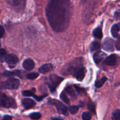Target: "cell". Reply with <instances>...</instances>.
Instances as JSON below:
<instances>
[{"instance_id":"cell-19","label":"cell","mask_w":120,"mask_h":120,"mask_svg":"<svg viewBox=\"0 0 120 120\" xmlns=\"http://www.w3.org/2000/svg\"><path fill=\"white\" fill-rule=\"evenodd\" d=\"M112 119L113 120H120V109H116L115 111L113 112L112 115Z\"/></svg>"},{"instance_id":"cell-36","label":"cell","mask_w":120,"mask_h":120,"mask_svg":"<svg viewBox=\"0 0 120 120\" xmlns=\"http://www.w3.org/2000/svg\"><path fill=\"white\" fill-rule=\"evenodd\" d=\"M0 47H1V43H0Z\"/></svg>"},{"instance_id":"cell-34","label":"cell","mask_w":120,"mask_h":120,"mask_svg":"<svg viewBox=\"0 0 120 120\" xmlns=\"http://www.w3.org/2000/svg\"><path fill=\"white\" fill-rule=\"evenodd\" d=\"M115 17L116 18H118L120 17V10H118L117 11H116L115 13V15H114Z\"/></svg>"},{"instance_id":"cell-3","label":"cell","mask_w":120,"mask_h":120,"mask_svg":"<svg viewBox=\"0 0 120 120\" xmlns=\"http://www.w3.org/2000/svg\"><path fill=\"white\" fill-rule=\"evenodd\" d=\"M0 105L5 108L15 107V101L12 98L8 97L5 94L0 93Z\"/></svg>"},{"instance_id":"cell-30","label":"cell","mask_w":120,"mask_h":120,"mask_svg":"<svg viewBox=\"0 0 120 120\" xmlns=\"http://www.w3.org/2000/svg\"><path fill=\"white\" fill-rule=\"evenodd\" d=\"M5 34V30L3 26L0 25V38H2Z\"/></svg>"},{"instance_id":"cell-10","label":"cell","mask_w":120,"mask_h":120,"mask_svg":"<svg viewBox=\"0 0 120 120\" xmlns=\"http://www.w3.org/2000/svg\"><path fill=\"white\" fill-rule=\"evenodd\" d=\"M116 62V56L115 54H111L106 57L104 60V63L108 65H114Z\"/></svg>"},{"instance_id":"cell-13","label":"cell","mask_w":120,"mask_h":120,"mask_svg":"<svg viewBox=\"0 0 120 120\" xmlns=\"http://www.w3.org/2000/svg\"><path fill=\"white\" fill-rule=\"evenodd\" d=\"M52 70V65L51 64H46L41 66L39 69L40 72L42 74H45L49 72Z\"/></svg>"},{"instance_id":"cell-32","label":"cell","mask_w":120,"mask_h":120,"mask_svg":"<svg viewBox=\"0 0 120 120\" xmlns=\"http://www.w3.org/2000/svg\"><path fill=\"white\" fill-rule=\"evenodd\" d=\"M33 97H34V98L35 99V100H37V101H41V100H42V99L44 98L45 97V95H44V96H36V95H33Z\"/></svg>"},{"instance_id":"cell-6","label":"cell","mask_w":120,"mask_h":120,"mask_svg":"<svg viewBox=\"0 0 120 120\" xmlns=\"http://www.w3.org/2000/svg\"><path fill=\"white\" fill-rule=\"evenodd\" d=\"M102 48L104 50L108 52H112L114 49V41L110 38H107L104 41Z\"/></svg>"},{"instance_id":"cell-23","label":"cell","mask_w":120,"mask_h":120,"mask_svg":"<svg viewBox=\"0 0 120 120\" xmlns=\"http://www.w3.org/2000/svg\"><path fill=\"white\" fill-rule=\"evenodd\" d=\"M30 118L31 119H33V120H39V119L41 117V114L39 112H34L30 114Z\"/></svg>"},{"instance_id":"cell-14","label":"cell","mask_w":120,"mask_h":120,"mask_svg":"<svg viewBox=\"0 0 120 120\" xmlns=\"http://www.w3.org/2000/svg\"><path fill=\"white\" fill-rule=\"evenodd\" d=\"M120 30V24H114L112 26L111 32L112 35L114 37L116 38L118 36L119 31Z\"/></svg>"},{"instance_id":"cell-35","label":"cell","mask_w":120,"mask_h":120,"mask_svg":"<svg viewBox=\"0 0 120 120\" xmlns=\"http://www.w3.org/2000/svg\"><path fill=\"white\" fill-rule=\"evenodd\" d=\"M52 120H63L62 119H60V118H53Z\"/></svg>"},{"instance_id":"cell-27","label":"cell","mask_w":120,"mask_h":120,"mask_svg":"<svg viewBox=\"0 0 120 120\" xmlns=\"http://www.w3.org/2000/svg\"><path fill=\"white\" fill-rule=\"evenodd\" d=\"M78 109H79V108H78V106H75V105L71 106V107L70 108V113L72 114H76V113L78 112Z\"/></svg>"},{"instance_id":"cell-12","label":"cell","mask_w":120,"mask_h":120,"mask_svg":"<svg viewBox=\"0 0 120 120\" xmlns=\"http://www.w3.org/2000/svg\"><path fill=\"white\" fill-rule=\"evenodd\" d=\"M85 68L84 67H82L81 68H79L75 72V77L77 79V80L81 81L84 79L85 77Z\"/></svg>"},{"instance_id":"cell-26","label":"cell","mask_w":120,"mask_h":120,"mask_svg":"<svg viewBox=\"0 0 120 120\" xmlns=\"http://www.w3.org/2000/svg\"><path fill=\"white\" fill-rule=\"evenodd\" d=\"M33 91H35V89H34ZM33 91H24L22 92V95L25 97H31L34 95V92Z\"/></svg>"},{"instance_id":"cell-24","label":"cell","mask_w":120,"mask_h":120,"mask_svg":"<svg viewBox=\"0 0 120 120\" xmlns=\"http://www.w3.org/2000/svg\"><path fill=\"white\" fill-rule=\"evenodd\" d=\"M60 98H61V100L66 104H69V102H70V100H69L68 97L67 96L66 94H65L64 92H63V93L61 94V95H60Z\"/></svg>"},{"instance_id":"cell-25","label":"cell","mask_w":120,"mask_h":120,"mask_svg":"<svg viewBox=\"0 0 120 120\" xmlns=\"http://www.w3.org/2000/svg\"><path fill=\"white\" fill-rule=\"evenodd\" d=\"M38 75L39 74L38 73H37V72H32V73H30L28 74H27L26 78L30 79H34L37 78L38 77Z\"/></svg>"},{"instance_id":"cell-17","label":"cell","mask_w":120,"mask_h":120,"mask_svg":"<svg viewBox=\"0 0 120 120\" xmlns=\"http://www.w3.org/2000/svg\"><path fill=\"white\" fill-rule=\"evenodd\" d=\"M101 46L99 42H97V41H94V42H92L90 46V49L91 51H98L100 49Z\"/></svg>"},{"instance_id":"cell-9","label":"cell","mask_w":120,"mask_h":120,"mask_svg":"<svg viewBox=\"0 0 120 120\" xmlns=\"http://www.w3.org/2000/svg\"><path fill=\"white\" fill-rule=\"evenodd\" d=\"M22 65L25 70L30 71L34 68V63L31 59H26L24 61Z\"/></svg>"},{"instance_id":"cell-8","label":"cell","mask_w":120,"mask_h":120,"mask_svg":"<svg viewBox=\"0 0 120 120\" xmlns=\"http://www.w3.org/2000/svg\"><path fill=\"white\" fill-rule=\"evenodd\" d=\"M106 55H107L103 52H97L94 55V61L96 64H99L100 62L103 61L105 58H106Z\"/></svg>"},{"instance_id":"cell-5","label":"cell","mask_w":120,"mask_h":120,"mask_svg":"<svg viewBox=\"0 0 120 120\" xmlns=\"http://www.w3.org/2000/svg\"><path fill=\"white\" fill-rule=\"evenodd\" d=\"M49 104L55 105V107L57 109L58 111L61 114H63L64 115H67L68 113V108L65 105H64L63 103L60 102L59 101L56 100H52L49 101Z\"/></svg>"},{"instance_id":"cell-4","label":"cell","mask_w":120,"mask_h":120,"mask_svg":"<svg viewBox=\"0 0 120 120\" xmlns=\"http://www.w3.org/2000/svg\"><path fill=\"white\" fill-rule=\"evenodd\" d=\"M63 80V78L55 74H52L49 76V82L48 83L50 91L51 92L55 91L56 88Z\"/></svg>"},{"instance_id":"cell-18","label":"cell","mask_w":120,"mask_h":120,"mask_svg":"<svg viewBox=\"0 0 120 120\" xmlns=\"http://www.w3.org/2000/svg\"><path fill=\"white\" fill-rule=\"evenodd\" d=\"M107 78H106V77H102V78H101L100 80L97 81L95 82V86H96L97 88L101 87V86L103 85V84H104L106 81H107Z\"/></svg>"},{"instance_id":"cell-31","label":"cell","mask_w":120,"mask_h":120,"mask_svg":"<svg viewBox=\"0 0 120 120\" xmlns=\"http://www.w3.org/2000/svg\"><path fill=\"white\" fill-rule=\"evenodd\" d=\"M115 47L117 50L120 51V37L117 40V41L115 42Z\"/></svg>"},{"instance_id":"cell-22","label":"cell","mask_w":120,"mask_h":120,"mask_svg":"<svg viewBox=\"0 0 120 120\" xmlns=\"http://www.w3.org/2000/svg\"><path fill=\"white\" fill-rule=\"evenodd\" d=\"M65 91H66L67 93L71 97H75V93L74 90L72 88L71 86H67L65 88Z\"/></svg>"},{"instance_id":"cell-7","label":"cell","mask_w":120,"mask_h":120,"mask_svg":"<svg viewBox=\"0 0 120 120\" xmlns=\"http://www.w3.org/2000/svg\"><path fill=\"white\" fill-rule=\"evenodd\" d=\"M6 61L10 67H14L18 63V58L15 55L11 54L7 55Z\"/></svg>"},{"instance_id":"cell-1","label":"cell","mask_w":120,"mask_h":120,"mask_svg":"<svg viewBox=\"0 0 120 120\" xmlns=\"http://www.w3.org/2000/svg\"><path fill=\"white\" fill-rule=\"evenodd\" d=\"M45 10L48 22L54 31L63 32L67 28L72 12L70 0H50Z\"/></svg>"},{"instance_id":"cell-29","label":"cell","mask_w":120,"mask_h":120,"mask_svg":"<svg viewBox=\"0 0 120 120\" xmlns=\"http://www.w3.org/2000/svg\"><path fill=\"white\" fill-rule=\"evenodd\" d=\"M75 88L76 90L78 91V93H79V94H84V93H85V90L84 89L77 86H75Z\"/></svg>"},{"instance_id":"cell-2","label":"cell","mask_w":120,"mask_h":120,"mask_svg":"<svg viewBox=\"0 0 120 120\" xmlns=\"http://www.w3.org/2000/svg\"><path fill=\"white\" fill-rule=\"evenodd\" d=\"M19 81L18 79L11 78L0 84V88L14 90L19 86Z\"/></svg>"},{"instance_id":"cell-33","label":"cell","mask_w":120,"mask_h":120,"mask_svg":"<svg viewBox=\"0 0 120 120\" xmlns=\"http://www.w3.org/2000/svg\"><path fill=\"white\" fill-rule=\"evenodd\" d=\"M2 120H12V117L9 115H5L4 116Z\"/></svg>"},{"instance_id":"cell-20","label":"cell","mask_w":120,"mask_h":120,"mask_svg":"<svg viewBox=\"0 0 120 120\" xmlns=\"http://www.w3.org/2000/svg\"><path fill=\"white\" fill-rule=\"evenodd\" d=\"M7 2L12 6L17 7L21 4L22 0H7Z\"/></svg>"},{"instance_id":"cell-21","label":"cell","mask_w":120,"mask_h":120,"mask_svg":"<svg viewBox=\"0 0 120 120\" xmlns=\"http://www.w3.org/2000/svg\"><path fill=\"white\" fill-rule=\"evenodd\" d=\"M82 117L83 120H90L92 117V114L90 112L85 111L83 112Z\"/></svg>"},{"instance_id":"cell-11","label":"cell","mask_w":120,"mask_h":120,"mask_svg":"<svg viewBox=\"0 0 120 120\" xmlns=\"http://www.w3.org/2000/svg\"><path fill=\"white\" fill-rule=\"evenodd\" d=\"M23 106L25 109H30L35 105V102L30 98H25L22 101Z\"/></svg>"},{"instance_id":"cell-15","label":"cell","mask_w":120,"mask_h":120,"mask_svg":"<svg viewBox=\"0 0 120 120\" xmlns=\"http://www.w3.org/2000/svg\"><path fill=\"white\" fill-rule=\"evenodd\" d=\"M93 35L95 38L101 39L102 37V30L100 28H97L93 31Z\"/></svg>"},{"instance_id":"cell-28","label":"cell","mask_w":120,"mask_h":120,"mask_svg":"<svg viewBox=\"0 0 120 120\" xmlns=\"http://www.w3.org/2000/svg\"><path fill=\"white\" fill-rule=\"evenodd\" d=\"M88 108L90 109L92 112H95V106L93 103H90L88 105Z\"/></svg>"},{"instance_id":"cell-37","label":"cell","mask_w":120,"mask_h":120,"mask_svg":"<svg viewBox=\"0 0 120 120\" xmlns=\"http://www.w3.org/2000/svg\"></svg>"},{"instance_id":"cell-16","label":"cell","mask_w":120,"mask_h":120,"mask_svg":"<svg viewBox=\"0 0 120 120\" xmlns=\"http://www.w3.org/2000/svg\"><path fill=\"white\" fill-rule=\"evenodd\" d=\"M7 55L6 51L4 49H0V62L3 63V62L6 61Z\"/></svg>"}]
</instances>
